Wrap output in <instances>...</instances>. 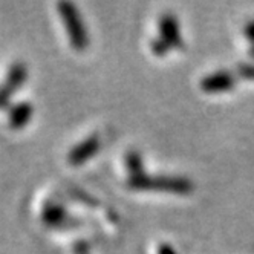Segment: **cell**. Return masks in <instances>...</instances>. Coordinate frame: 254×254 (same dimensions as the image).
Returning a JSON list of instances; mask_svg holds the SVG:
<instances>
[{
  "label": "cell",
  "instance_id": "1",
  "mask_svg": "<svg viewBox=\"0 0 254 254\" xmlns=\"http://www.w3.org/2000/svg\"><path fill=\"white\" fill-rule=\"evenodd\" d=\"M127 187L135 190H156L178 194H187L193 191V183L183 176H164V175H130L127 179Z\"/></svg>",
  "mask_w": 254,
  "mask_h": 254
},
{
  "label": "cell",
  "instance_id": "2",
  "mask_svg": "<svg viewBox=\"0 0 254 254\" xmlns=\"http://www.w3.org/2000/svg\"><path fill=\"white\" fill-rule=\"evenodd\" d=\"M59 14L64 23L69 42L75 51H84L89 46V34L78 8L72 2L59 3Z\"/></svg>",
  "mask_w": 254,
  "mask_h": 254
},
{
  "label": "cell",
  "instance_id": "3",
  "mask_svg": "<svg viewBox=\"0 0 254 254\" xmlns=\"http://www.w3.org/2000/svg\"><path fill=\"white\" fill-rule=\"evenodd\" d=\"M158 29H159V37L169 45V48H175V49L184 48V40H183V35H181L179 22L175 14L172 12L162 14L158 22Z\"/></svg>",
  "mask_w": 254,
  "mask_h": 254
},
{
  "label": "cell",
  "instance_id": "4",
  "mask_svg": "<svg viewBox=\"0 0 254 254\" xmlns=\"http://www.w3.org/2000/svg\"><path fill=\"white\" fill-rule=\"evenodd\" d=\"M101 146V138L94 133L87 138H84L83 141H80L77 146H74L69 153H67V162L70 166H81L84 162H87L90 158H92Z\"/></svg>",
  "mask_w": 254,
  "mask_h": 254
},
{
  "label": "cell",
  "instance_id": "5",
  "mask_svg": "<svg viewBox=\"0 0 254 254\" xmlns=\"http://www.w3.org/2000/svg\"><path fill=\"white\" fill-rule=\"evenodd\" d=\"M42 219L48 227H52V228H66V227L77 224L75 222L77 219H72L67 214L66 208L56 201H48L43 205Z\"/></svg>",
  "mask_w": 254,
  "mask_h": 254
},
{
  "label": "cell",
  "instance_id": "6",
  "mask_svg": "<svg viewBox=\"0 0 254 254\" xmlns=\"http://www.w3.org/2000/svg\"><path fill=\"white\" fill-rule=\"evenodd\" d=\"M234 84H236V75L230 70H216L201 80V89L204 92H210V94L225 92V90L233 89Z\"/></svg>",
  "mask_w": 254,
  "mask_h": 254
},
{
  "label": "cell",
  "instance_id": "7",
  "mask_svg": "<svg viewBox=\"0 0 254 254\" xmlns=\"http://www.w3.org/2000/svg\"><path fill=\"white\" fill-rule=\"evenodd\" d=\"M32 114H34V107L29 101H20V103L11 106V109L8 111L9 127L14 130L23 129V127L29 123V120L32 118Z\"/></svg>",
  "mask_w": 254,
  "mask_h": 254
},
{
  "label": "cell",
  "instance_id": "8",
  "mask_svg": "<svg viewBox=\"0 0 254 254\" xmlns=\"http://www.w3.org/2000/svg\"><path fill=\"white\" fill-rule=\"evenodd\" d=\"M26 78H28V67H26V64L22 63V62H15V63H12L9 66L6 78H5L2 86H3V89H6L8 92L12 95V94H15L17 90H19L23 86Z\"/></svg>",
  "mask_w": 254,
  "mask_h": 254
},
{
  "label": "cell",
  "instance_id": "9",
  "mask_svg": "<svg viewBox=\"0 0 254 254\" xmlns=\"http://www.w3.org/2000/svg\"><path fill=\"white\" fill-rule=\"evenodd\" d=\"M126 166L129 169L130 175H139L144 173V167H142V156L139 152L136 150H130L126 155Z\"/></svg>",
  "mask_w": 254,
  "mask_h": 254
},
{
  "label": "cell",
  "instance_id": "10",
  "mask_svg": "<svg viewBox=\"0 0 254 254\" xmlns=\"http://www.w3.org/2000/svg\"><path fill=\"white\" fill-rule=\"evenodd\" d=\"M150 48L153 51V54H156V56H166V54L169 52V45L162 40L161 37H156L150 42Z\"/></svg>",
  "mask_w": 254,
  "mask_h": 254
},
{
  "label": "cell",
  "instance_id": "11",
  "mask_svg": "<svg viewBox=\"0 0 254 254\" xmlns=\"http://www.w3.org/2000/svg\"><path fill=\"white\" fill-rule=\"evenodd\" d=\"M238 74L244 78L248 80H254V64L250 63H242L238 66Z\"/></svg>",
  "mask_w": 254,
  "mask_h": 254
},
{
  "label": "cell",
  "instance_id": "12",
  "mask_svg": "<svg viewBox=\"0 0 254 254\" xmlns=\"http://www.w3.org/2000/svg\"><path fill=\"white\" fill-rule=\"evenodd\" d=\"M11 101V94L8 92L6 89H3V86L0 84V109H5L9 106Z\"/></svg>",
  "mask_w": 254,
  "mask_h": 254
},
{
  "label": "cell",
  "instance_id": "13",
  "mask_svg": "<svg viewBox=\"0 0 254 254\" xmlns=\"http://www.w3.org/2000/svg\"><path fill=\"white\" fill-rule=\"evenodd\" d=\"M89 244L86 241H78L77 244H74V253L75 254H89Z\"/></svg>",
  "mask_w": 254,
  "mask_h": 254
},
{
  "label": "cell",
  "instance_id": "14",
  "mask_svg": "<svg viewBox=\"0 0 254 254\" xmlns=\"http://www.w3.org/2000/svg\"><path fill=\"white\" fill-rule=\"evenodd\" d=\"M244 35L254 43V20H250L244 28Z\"/></svg>",
  "mask_w": 254,
  "mask_h": 254
},
{
  "label": "cell",
  "instance_id": "15",
  "mask_svg": "<svg viewBox=\"0 0 254 254\" xmlns=\"http://www.w3.org/2000/svg\"><path fill=\"white\" fill-rule=\"evenodd\" d=\"M158 254H178V253L170 244H161L158 247Z\"/></svg>",
  "mask_w": 254,
  "mask_h": 254
},
{
  "label": "cell",
  "instance_id": "16",
  "mask_svg": "<svg viewBox=\"0 0 254 254\" xmlns=\"http://www.w3.org/2000/svg\"><path fill=\"white\" fill-rule=\"evenodd\" d=\"M248 52H250V56H251V57H254V43H251V46H250V51H248Z\"/></svg>",
  "mask_w": 254,
  "mask_h": 254
}]
</instances>
